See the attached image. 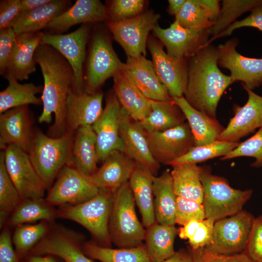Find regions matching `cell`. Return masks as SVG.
<instances>
[{
    "label": "cell",
    "instance_id": "obj_10",
    "mask_svg": "<svg viewBox=\"0 0 262 262\" xmlns=\"http://www.w3.org/2000/svg\"><path fill=\"white\" fill-rule=\"evenodd\" d=\"M160 18V14L148 10L131 18L106 24L112 37L122 47L127 57H137L146 56L149 33Z\"/></svg>",
    "mask_w": 262,
    "mask_h": 262
},
{
    "label": "cell",
    "instance_id": "obj_48",
    "mask_svg": "<svg viewBox=\"0 0 262 262\" xmlns=\"http://www.w3.org/2000/svg\"><path fill=\"white\" fill-rule=\"evenodd\" d=\"M245 27H254L262 31V3L255 7L248 16L242 20L235 21L217 35L210 38L204 46L211 44L217 38L230 35L236 29Z\"/></svg>",
    "mask_w": 262,
    "mask_h": 262
},
{
    "label": "cell",
    "instance_id": "obj_15",
    "mask_svg": "<svg viewBox=\"0 0 262 262\" xmlns=\"http://www.w3.org/2000/svg\"><path fill=\"white\" fill-rule=\"evenodd\" d=\"M81 240L79 234L52 223L47 234L28 255L52 254L65 262H95L84 252Z\"/></svg>",
    "mask_w": 262,
    "mask_h": 262
},
{
    "label": "cell",
    "instance_id": "obj_11",
    "mask_svg": "<svg viewBox=\"0 0 262 262\" xmlns=\"http://www.w3.org/2000/svg\"><path fill=\"white\" fill-rule=\"evenodd\" d=\"M99 190L87 177L72 166H64L45 198L50 205H77L96 196Z\"/></svg>",
    "mask_w": 262,
    "mask_h": 262
},
{
    "label": "cell",
    "instance_id": "obj_41",
    "mask_svg": "<svg viewBox=\"0 0 262 262\" xmlns=\"http://www.w3.org/2000/svg\"><path fill=\"white\" fill-rule=\"evenodd\" d=\"M239 143L216 140L204 145L194 146L169 165L173 167L183 164H197L215 158H221L236 148Z\"/></svg>",
    "mask_w": 262,
    "mask_h": 262
},
{
    "label": "cell",
    "instance_id": "obj_14",
    "mask_svg": "<svg viewBox=\"0 0 262 262\" xmlns=\"http://www.w3.org/2000/svg\"><path fill=\"white\" fill-rule=\"evenodd\" d=\"M238 43V39L234 37L216 47L218 65L230 71L234 82L241 81L252 90L262 85V58L241 55L236 50Z\"/></svg>",
    "mask_w": 262,
    "mask_h": 262
},
{
    "label": "cell",
    "instance_id": "obj_55",
    "mask_svg": "<svg viewBox=\"0 0 262 262\" xmlns=\"http://www.w3.org/2000/svg\"><path fill=\"white\" fill-rule=\"evenodd\" d=\"M200 221L193 220L180 227L178 229L179 237L182 239L189 240L190 239L199 226Z\"/></svg>",
    "mask_w": 262,
    "mask_h": 262
},
{
    "label": "cell",
    "instance_id": "obj_5",
    "mask_svg": "<svg viewBox=\"0 0 262 262\" xmlns=\"http://www.w3.org/2000/svg\"><path fill=\"white\" fill-rule=\"evenodd\" d=\"M200 180L206 218H212L215 221L242 211L253 194L251 189L231 187L225 178L213 174L209 165L201 166Z\"/></svg>",
    "mask_w": 262,
    "mask_h": 262
},
{
    "label": "cell",
    "instance_id": "obj_21",
    "mask_svg": "<svg viewBox=\"0 0 262 262\" xmlns=\"http://www.w3.org/2000/svg\"><path fill=\"white\" fill-rule=\"evenodd\" d=\"M248 95L246 104L234 107V115L230 118L217 140L239 142L242 138L262 127V97L242 84Z\"/></svg>",
    "mask_w": 262,
    "mask_h": 262
},
{
    "label": "cell",
    "instance_id": "obj_31",
    "mask_svg": "<svg viewBox=\"0 0 262 262\" xmlns=\"http://www.w3.org/2000/svg\"><path fill=\"white\" fill-rule=\"evenodd\" d=\"M185 116L195 139V146L204 145L217 140L224 128L213 118L191 106L183 96L171 98Z\"/></svg>",
    "mask_w": 262,
    "mask_h": 262
},
{
    "label": "cell",
    "instance_id": "obj_33",
    "mask_svg": "<svg viewBox=\"0 0 262 262\" xmlns=\"http://www.w3.org/2000/svg\"><path fill=\"white\" fill-rule=\"evenodd\" d=\"M151 111L139 122L146 132L164 131L185 122L180 108L172 101L151 100Z\"/></svg>",
    "mask_w": 262,
    "mask_h": 262
},
{
    "label": "cell",
    "instance_id": "obj_17",
    "mask_svg": "<svg viewBox=\"0 0 262 262\" xmlns=\"http://www.w3.org/2000/svg\"><path fill=\"white\" fill-rule=\"evenodd\" d=\"M154 37L166 49V53L177 59H186L195 54L209 40L210 29L194 30L174 21L167 28L157 24L152 30Z\"/></svg>",
    "mask_w": 262,
    "mask_h": 262
},
{
    "label": "cell",
    "instance_id": "obj_20",
    "mask_svg": "<svg viewBox=\"0 0 262 262\" xmlns=\"http://www.w3.org/2000/svg\"><path fill=\"white\" fill-rule=\"evenodd\" d=\"M33 113L28 105L9 109L0 114V147L15 145L28 152L34 129Z\"/></svg>",
    "mask_w": 262,
    "mask_h": 262
},
{
    "label": "cell",
    "instance_id": "obj_3",
    "mask_svg": "<svg viewBox=\"0 0 262 262\" xmlns=\"http://www.w3.org/2000/svg\"><path fill=\"white\" fill-rule=\"evenodd\" d=\"M102 23L93 24L87 44L83 78L84 92L88 93L100 90L106 80L122 69L124 64L114 49L106 24Z\"/></svg>",
    "mask_w": 262,
    "mask_h": 262
},
{
    "label": "cell",
    "instance_id": "obj_25",
    "mask_svg": "<svg viewBox=\"0 0 262 262\" xmlns=\"http://www.w3.org/2000/svg\"><path fill=\"white\" fill-rule=\"evenodd\" d=\"M102 162L89 178L99 190L113 193L129 181L136 165L134 161L119 150L111 152Z\"/></svg>",
    "mask_w": 262,
    "mask_h": 262
},
{
    "label": "cell",
    "instance_id": "obj_18",
    "mask_svg": "<svg viewBox=\"0 0 262 262\" xmlns=\"http://www.w3.org/2000/svg\"><path fill=\"white\" fill-rule=\"evenodd\" d=\"M121 106L113 90L105 98L103 112L92 126L96 135L97 150L102 162L113 151H122L123 145L119 135Z\"/></svg>",
    "mask_w": 262,
    "mask_h": 262
},
{
    "label": "cell",
    "instance_id": "obj_23",
    "mask_svg": "<svg viewBox=\"0 0 262 262\" xmlns=\"http://www.w3.org/2000/svg\"><path fill=\"white\" fill-rule=\"evenodd\" d=\"M44 32L16 34L14 48L3 77H12L18 81L26 80L35 72L34 53L41 44Z\"/></svg>",
    "mask_w": 262,
    "mask_h": 262
},
{
    "label": "cell",
    "instance_id": "obj_16",
    "mask_svg": "<svg viewBox=\"0 0 262 262\" xmlns=\"http://www.w3.org/2000/svg\"><path fill=\"white\" fill-rule=\"evenodd\" d=\"M154 158L169 165L186 154L195 146V139L187 122L164 131L146 132Z\"/></svg>",
    "mask_w": 262,
    "mask_h": 262
},
{
    "label": "cell",
    "instance_id": "obj_32",
    "mask_svg": "<svg viewBox=\"0 0 262 262\" xmlns=\"http://www.w3.org/2000/svg\"><path fill=\"white\" fill-rule=\"evenodd\" d=\"M153 191L156 222L163 225H175L177 196L171 171L166 169L160 176H155Z\"/></svg>",
    "mask_w": 262,
    "mask_h": 262
},
{
    "label": "cell",
    "instance_id": "obj_53",
    "mask_svg": "<svg viewBox=\"0 0 262 262\" xmlns=\"http://www.w3.org/2000/svg\"><path fill=\"white\" fill-rule=\"evenodd\" d=\"M11 232L5 225L0 235V262H23L14 249Z\"/></svg>",
    "mask_w": 262,
    "mask_h": 262
},
{
    "label": "cell",
    "instance_id": "obj_46",
    "mask_svg": "<svg viewBox=\"0 0 262 262\" xmlns=\"http://www.w3.org/2000/svg\"><path fill=\"white\" fill-rule=\"evenodd\" d=\"M206 218L202 204L177 196L175 213V224L182 226L188 222Z\"/></svg>",
    "mask_w": 262,
    "mask_h": 262
},
{
    "label": "cell",
    "instance_id": "obj_38",
    "mask_svg": "<svg viewBox=\"0 0 262 262\" xmlns=\"http://www.w3.org/2000/svg\"><path fill=\"white\" fill-rule=\"evenodd\" d=\"M83 249L89 257L100 262H152L143 244L133 247L114 249L87 243L83 244Z\"/></svg>",
    "mask_w": 262,
    "mask_h": 262
},
{
    "label": "cell",
    "instance_id": "obj_24",
    "mask_svg": "<svg viewBox=\"0 0 262 262\" xmlns=\"http://www.w3.org/2000/svg\"><path fill=\"white\" fill-rule=\"evenodd\" d=\"M103 97L101 90L93 93L72 91L66 105V131L75 132L81 127L92 126L103 112Z\"/></svg>",
    "mask_w": 262,
    "mask_h": 262
},
{
    "label": "cell",
    "instance_id": "obj_43",
    "mask_svg": "<svg viewBox=\"0 0 262 262\" xmlns=\"http://www.w3.org/2000/svg\"><path fill=\"white\" fill-rule=\"evenodd\" d=\"M175 20L182 27L194 30L210 29L214 24L194 0H186L180 11L175 16Z\"/></svg>",
    "mask_w": 262,
    "mask_h": 262
},
{
    "label": "cell",
    "instance_id": "obj_56",
    "mask_svg": "<svg viewBox=\"0 0 262 262\" xmlns=\"http://www.w3.org/2000/svg\"><path fill=\"white\" fill-rule=\"evenodd\" d=\"M23 262H65L61 258L52 254L28 255Z\"/></svg>",
    "mask_w": 262,
    "mask_h": 262
},
{
    "label": "cell",
    "instance_id": "obj_51",
    "mask_svg": "<svg viewBox=\"0 0 262 262\" xmlns=\"http://www.w3.org/2000/svg\"><path fill=\"white\" fill-rule=\"evenodd\" d=\"M16 36L11 27L0 29V74L2 76L11 56Z\"/></svg>",
    "mask_w": 262,
    "mask_h": 262
},
{
    "label": "cell",
    "instance_id": "obj_40",
    "mask_svg": "<svg viewBox=\"0 0 262 262\" xmlns=\"http://www.w3.org/2000/svg\"><path fill=\"white\" fill-rule=\"evenodd\" d=\"M22 200L10 177L4 161V151L0 153V225L2 227Z\"/></svg>",
    "mask_w": 262,
    "mask_h": 262
},
{
    "label": "cell",
    "instance_id": "obj_36",
    "mask_svg": "<svg viewBox=\"0 0 262 262\" xmlns=\"http://www.w3.org/2000/svg\"><path fill=\"white\" fill-rule=\"evenodd\" d=\"M8 82L7 87L0 92V114L17 107L42 104L41 98L36 94L42 93L43 86L33 83H20L12 77L6 78Z\"/></svg>",
    "mask_w": 262,
    "mask_h": 262
},
{
    "label": "cell",
    "instance_id": "obj_58",
    "mask_svg": "<svg viewBox=\"0 0 262 262\" xmlns=\"http://www.w3.org/2000/svg\"><path fill=\"white\" fill-rule=\"evenodd\" d=\"M50 0H20L21 13L34 9L49 3Z\"/></svg>",
    "mask_w": 262,
    "mask_h": 262
},
{
    "label": "cell",
    "instance_id": "obj_34",
    "mask_svg": "<svg viewBox=\"0 0 262 262\" xmlns=\"http://www.w3.org/2000/svg\"><path fill=\"white\" fill-rule=\"evenodd\" d=\"M146 229L145 246L152 262H161L175 253L174 242L178 230L175 225L155 222Z\"/></svg>",
    "mask_w": 262,
    "mask_h": 262
},
{
    "label": "cell",
    "instance_id": "obj_29",
    "mask_svg": "<svg viewBox=\"0 0 262 262\" xmlns=\"http://www.w3.org/2000/svg\"><path fill=\"white\" fill-rule=\"evenodd\" d=\"M72 5L70 0H51L38 8L20 13L10 27L16 34L41 32Z\"/></svg>",
    "mask_w": 262,
    "mask_h": 262
},
{
    "label": "cell",
    "instance_id": "obj_6",
    "mask_svg": "<svg viewBox=\"0 0 262 262\" xmlns=\"http://www.w3.org/2000/svg\"><path fill=\"white\" fill-rule=\"evenodd\" d=\"M114 194L99 190L96 196L84 202L60 207L57 210V217L79 224L89 232L99 246L110 247L112 242L109 222Z\"/></svg>",
    "mask_w": 262,
    "mask_h": 262
},
{
    "label": "cell",
    "instance_id": "obj_49",
    "mask_svg": "<svg viewBox=\"0 0 262 262\" xmlns=\"http://www.w3.org/2000/svg\"><path fill=\"white\" fill-rule=\"evenodd\" d=\"M245 252L255 262H262V215L254 219Z\"/></svg>",
    "mask_w": 262,
    "mask_h": 262
},
{
    "label": "cell",
    "instance_id": "obj_13",
    "mask_svg": "<svg viewBox=\"0 0 262 262\" xmlns=\"http://www.w3.org/2000/svg\"><path fill=\"white\" fill-rule=\"evenodd\" d=\"M147 48L157 76L170 96H183L188 80L187 59L169 56L164 51L162 43L154 36L148 37Z\"/></svg>",
    "mask_w": 262,
    "mask_h": 262
},
{
    "label": "cell",
    "instance_id": "obj_37",
    "mask_svg": "<svg viewBox=\"0 0 262 262\" xmlns=\"http://www.w3.org/2000/svg\"><path fill=\"white\" fill-rule=\"evenodd\" d=\"M57 217V210L45 198H29L21 201L6 224L8 226L17 227L38 220L52 223Z\"/></svg>",
    "mask_w": 262,
    "mask_h": 262
},
{
    "label": "cell",
    "instance_id": "obj_35",
    "mask_svg": "<svg viewBox=\"0 0 262 262\" xmlns=\"http://www.w3.org/2000/svg\"><path fill=\"white\" fill-rule=\"evenodd\" d=\"M172 167L171 175L176 196L202 204L201 166L194 164H183Z\"/></svg>",
    "mask_w": 262,
    "mask_h": 262
},
{
    "label": "cell",
    "instance_id": "obj_27",
    "mask_svg": "<svg viewBox=\"0 0 262 262\" xmlns=\"http://www.w3.org/2000/svg\"><path fill=\"white\" fill-rule=\"evenodd\" d=\"M113 78V91L121 106L136 121L146 117L151 111V99L140 91L124 70L118 71Z\"/></svg>",
    "mask_w": 262,
    "mask_h": 262
},
{
    "label": "cell",
    "instance_id": "obj_50",
    "mask_svg": "<svg viewBox=\"0 0 262 262\" xmlns=\"http://www.w3.org/2000/svg\"><path fill=\"white\" fill-rule=\"evenodd\" d=\"M215 222L212 218H205L200 221L193 236L188 240L191 249L205 247L211 243Z\"/></svg>",
    "mask_w": 262,
    "mask_h": 262
},
{
    "label": "cell",
    "instance_id": "obj_12",
    "mask_svg": "<svg viewBox=\"0 0 262 262\" xmlns=\"http://www.w3.org/2000/svg\"><path fill=\"white\" fill-rule=\"evenodd\" d=\"M4 151L6 170L22 199L44 198L47 189L28 153L15 145L8 146Z\"/></svg>",
    "mask_w": 262,
    "mask_h": 262
},
{
    "label": "cell",
    "instance_id": "obj_52",
    "mask_svg": "<svg viewBox=\"0 0 262 262\" xmlns=\"http://www.w3.org/2000/svg\"><path fill=\"white\" fill-rule=\"evenodd\" d=\"M21 13L20 0H1L0 29L10 27Z\"/></svg>",
    "mask_w": 262,
    "mask_h": 262
},
{
    "label": "cell",
    "instance_id": "obj_59",
    "mask_svg": "<svg viewBox=\"0 0 262 262\" xmlns=\"http://www.w3.org/2000/svg\"><path fill=\"white\" fill-rule=\"evenodd\" d=\"M186 0H169L167 11L168 13L175 16L180 11Z\"/></svg>",
    "mask_w": 262,
    "mask_h": 262
},
{
    "label": "cell",
    "instance_id": "obj_2",
    "mask_svg": "<svg viewBox=\"0 0 262 262\" xmlns=\"http://www.w3.org/2000/svg\"><path fill=\"white\" fill-rule=\"evenodd\" d=\"M186 59L188 80L183 97L195 109L216 118L219 100L234 82L219 69L217 49L212 45L202 47Z\"/></svg>",
    "mask_w": 262,
    "mask_h": 262
},
{
    "label": "cell",
    "instance_id": "obj_30",
    "mask_svg": "<svg viewBox=\"0 0 262 262\" xmlns=\"http://www.w3.org/2000/svg\"><path fill=\"white\" fill-rule=\"evenodd\" d=\"M97 139L91 126L79 128L74 132L72 147L71 166L87 177L98 169L99 162Z\"/></svg>",
    "mask_w": 262,
    "mask_h": 262
},
{
    "label": "cell",
    "instance_id": "obj_4",
    "mask_svg": "<svg viewBox=\"0 0 262 262\" xmlns=\"http://www.w3.org/2000/svg\"><path fill=\"white\" fill-rule=\"evenodd\" d=\"M74 132H66L57 138L35 128L28 152L29 158L47 189H49L62 168L71 166Z\"/></svg>",
    "mask_w": 262,
    "mask_h": 262
},
{
    "label": "cell",
    "instance_id": "obj_22",
    "mask_svg": "<svg viewBox=\"0 0 262 262\" xmlns=\"http://www.w3.org/2000/svg\"><path fill=\"white\" fill-rule=\"evenodd\" d=\"M107 21L105 5L99 0H77L67 10L53 19L44 33L64 34L71 27L81 24H95Z\"/></svg>",
    "mask_w": 262,
    "mask_h": 262
},
{
    "label": "cell",
    "instance_id": "obj_42",
    "mask_svg": "<svg viewBox=\"0 0 262 262\" xmlns=\"http://www.w3.org/2000/svg\"><path fill=\"white\" fill-rule=\"evenodd\" d=\"M261 3L262 0H222L219 17L210 29L212 37L224 31L243 14L251 11Z\"/></svg>",
    "mask_w": 262,
    "mask_h": 262
},
{
    "label": "cell",
    "instance_id": "obj_54",
    "mask_svg": "<svg viewBox=\"0 0 262 262\" xmlns=\"http://www.w3.org/2000/svg\"><path fill=\"white\" fill-rule=\"evenodd\" d=\"M204 11L208 18L215 22L219 17L221 7L218 0H194Z\"/></svg>",
    "mask_w": 262,
    "mask_h": 262
},
{
    "label": "cell",
    "instance_id": "obj_44",
    "mask_svg": "<svg viewBox=\"0 0 262 262\" xmlns=\"http://www.w3.org/2000/svg\"><path fill=\"white\" fill-rule=\"evenodd\" d=\"M107 22H118L134 17L144 12V0H112L106 2Z\"/></svg>",
    "mask_w": 262,
    "mask_h": 262
},
{
    "label": "cell",
    "instance_id": "obj_45",
    "mask_svg": "<svg viewBox=\"0 0 262 262\" xmlns=\"http://www.w3.org/2000/svg\"><path fill=\"white\" fill-rule=\"evenodd\" d=\"M241 157L254 158L255 161L250 165L255 168L262 167V127L220 160L225 161Z\"/></svg>",
    "mask_w": 262,
    "mask_h": 262
},
{
    "label": "cell",
    "instance_id": "obj_9",
    "mask_svg": "<svg viewBox=\"0 0 262 262\" xmlns=\"http://www.w3.org/2000/svg\"><path fill=\"white\" fill-rule=\"evenodd\" d=\"M93 25L82 24L68 33L51 34L44 33L41 42V44L54 48L68 61L74 74L73 92L78 94L84 92V65Z\"/></svg>",
    "mask_w": 262,
    "mask_h": 262
},
{
    "label": "cell",
    "instance_id": "obj_7",
    "mask_svg": "<svg viewBox=\"0 0 262 262\" xmlns=\"http://www.w3.org/2000/svg\"><path fill=\"white\" fill-rule=\"evenodd\" d=\"M135 205L127 181L115 192L109 222L111 242L119 248L136 247L145 240L146 229L137 218Z\"/></svg>",
    "mask_w": 262,
    "mask_h": 262
},
{
    "label": "cell",
    "instance_id": "obj_57",
    "mask_svg": "<svg viewBox=\"0 0 262 262\" xmlns=\"http://www.w3.org/2000/svg\"><path fill=\"white\" fill-rule=\"evenodd\" d=\"M161 262H192V259L189 251L184 249H180L170 258Z\"/></svg>",
    "mask_w": 262,
    "mask_h": 262
},
{
    "label": "cell",
    "instance_id": "obj_47",
    "mask_svg": "<svg viewBox=\"0 0 262 262\" xmlns=\"http://www.w3.org/2000/svg\"><path fill=\"white\" fill-rule=\"evenodd\" d=\"M192 262H255L245 251L234 255H222L212 252L205 247L190 249Z\"/></svg>",
    "mask_w": 262,
    "mask_h": 262
},
{
    "label": "cell",
    "instance_id": "obj_39",
    "mask_svg": "<svg viewBox=\"0 0 262 262\" xmlns=\"http://www.w3.org/2000/svg\"><path fill=\"white\" fill-rule=\"evenodd\" d=\"M50 223L42 221L35 224L16 227L12 241L18 256L23 260L32 249L47 234Z\"/></svg>",
    "mask_w": 262,
    "mask_h": 262
},
{
    "label": "cell",
    "instance_id": "obj_26",
    "mask_svg": "<svg viewBox=\"0 0 262 262\" xmlns=\"http://www.w3.org/2000/svg\"><path fill=\"white\" fill-rule=\"evenodd\" d=\"M122 69L148 98L160 101L172 99L166 88L158 78L152 61L147 59L146 56L127 57Z\"/></svg>",
    "mask_w": 262,
    "mask_h": 262
},
{
    "label": "cell",
    "instance_id": "obj_19",
    "mask_svg": "<svg viewBox=\"0 0 262 262\" xmlns=\"http://www.w3.org/2000/svg\"><path fill=\"white\" fill-rule=\"evenodd\" d=\"M119 135L123 145V151L136 163L147 167L155 176L160 164L150 151L146 132L139 122L132 119L121 106Z\"/></svg>",
    "mask_w": 262,
    "mask_h": 262
},
{
    "label": "cell",
    "instance_id": "obj_1",
    "mask_svg": "<svg viewBox=\"0 0 262 262\" xmlns=\"http://www.w3.org/2000/svg\"><path fill=\"white\" fill-rule=\"evenodd\" d=\"M34 59L44 79L41 97L43 111L38 120L40 123L49 124L53 114L54 121L47 135L59 137L66 132V105L73 91L74 71L65 58L49 45L40 44L35 50Z\"/></svg>",
    "mask_w": 262,
    "mask_h": 262
},
{
    "label": "cell",
    "instance_id": "obj_28",
    "mask_svg": "<svg viewBox=\"0 0 262 262\" xmlns=\"http://www.w3.org/2000/svg\"><path fill=\"white\" fill-rule=\"evenodd\" d=\"M155 176L147 167L136 163L128 181L146 228L156 222L153 191Z\"/></svg>",
    "mask_w": 262,
    "mask_h": 262
},
{
    "label": "cell",
    "instance_id": "obj_8",
    "mask_svg": "<svg viewBox=\"0 0 262 262\" xmlns=\"http://www.w3.org/2000/svg\"><path fill=\"white\" fill-rule=\"evenodd\" d=\"M255 217L243 210L214 223L212 240L205 247L222 255H234L245 251Z\"/></svg>",
    "mask_w": 262,
    "mask_h": 262
}]
</instances>
